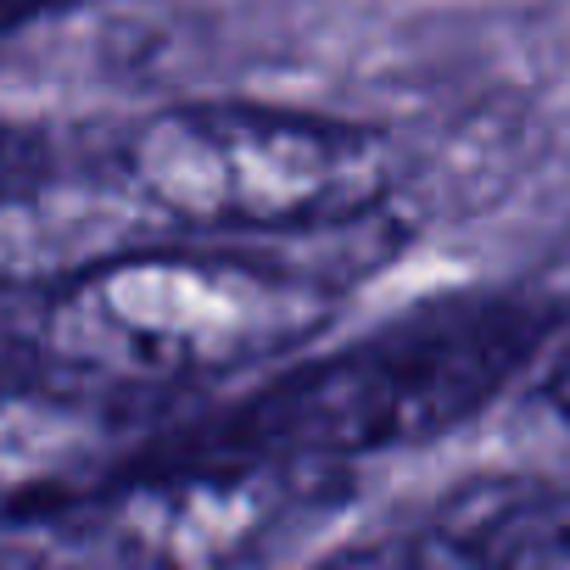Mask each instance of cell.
Instances as JSON below:
<instances>
[{"mask_svg": "<svg viewBox=\"0 0 570 570\" xmlns=\"http://www.w3.org/2000/svg\"><path fill=\"white\" fill-rule=\"evenodd\" d=\"M129 179L146 207L179 224L308 229L386 202L397 151L364 124L207 101L140 124L129 140Z\"/></svg>", "mask_w": 570, "mask_h": 570, "instance_id": "obj_2", "label": "cell"}, {"mask_svg": "<svg viewBox=\"0 0 570 570\" xmlns=\"http://www.w3.org/2000/svg\"><path fill=\"white\" fill-rule=\"evenodd\" d=\"M285 487L263 470L246 475H185L124 498L112 537L129 559L157 564H224L252 553L279 520Z\"/></svg>", "mask_w": 570, "mask_h": 570, "instance_id": "obj_3", "label": "cell"}, {"mask_svg": "<svg viewBox=\"0 0 570 570\" xmlns=\"http://www.w3.org/2000/svg\"><path fill=\"white\" fill-rule=\"evenodd\" d=\"M331 297L292 268L196 252L85 263L40 320L51 364L107 386H174L229 375L314 342Z\"/></svg>", "mask_w": 570, "mask_h": 570, "instance_id": "obj_1", "label": "cell"}, {"mask_svg": "<svg viewBox=\"0 0 570 570\" xmlns=\"http://www.w3.org/2000/svg\"><path fill=\"white\" fill-rule=\"evenodd\" d=\"M553 403H559V409H564V420H570V370L559 375V386H553Z\"/></svg>", "mask_w": 570, "mask_h": 570, "instance_id": "obj_4", "label": "cell"}]
</instances>
